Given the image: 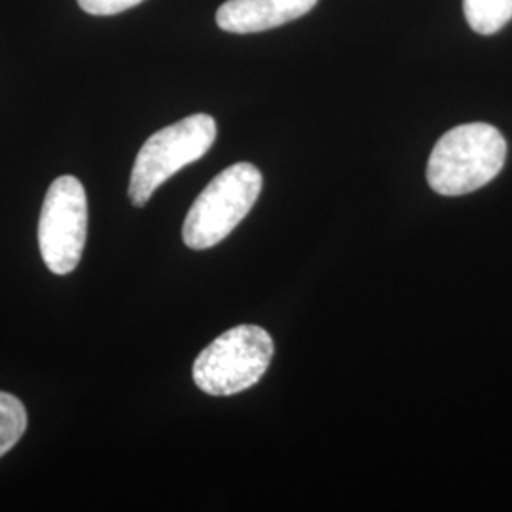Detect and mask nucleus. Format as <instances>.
<instances>
[{
    "instance_id": "nucleus-6",
    "label": "nucleus",
    "mask_w": 512,
    "mask_h": 512,
    "mask_svg": "<svg viewBox=\"0 0 512 512\" xmlns=\"http://www.w3.org/2000/svg\"><path fill=\"white\" fill-rule=\"evenodd\" d=\"M317 0H226L217 10V25L226 33L251 35L302 18Z\"/></svg>"
},
{
    "instance_id": "nucleus-2",
    "label": "nucleus",
    "mask_w": 512,
    "mask_h": 512,
    "mask_svg": "<svg viewBox=\"0 0 512 512\" xmlns=\"http://www.w3.org/2000/svg\"><path fill=\"white\" fill-rule=\"evenodd\" d=\"M262 192V173L255 165H230L203 188L183 224L186 247L203 251L228 238L245 219Z\"/></svg>"
},
{
    "instance_id": "nucleus-1",
    "label": "nucleus",
    "mask_w": 512,
    "mask_h": 512,
    "mask_svg": "<svg viewBox=\"0 0 512 512\" xmlns=\"http://www.w3.org/2000/svg\"><path fill=\"white\" fill-rule=\"evenodd\" d=\"M507 160V141L490 124H463L437 141L427 183L440 196H465L492 183Z\"/></svg>"
},
{
    "instance_id": "nucleus-8",
    "label": "nucleus",
    "mask_w": 512,
    "mask_h": 512,
    "mask_svg": "<svg viewBox=\"0 0 512 512\" xmlns=\"http://www.w3.org/2000/svg\"><path fill=\"white\" fill-rule=\"evenodd\" d=\"M27 429V410L18 397L0 391V458L8 454Z\"/></svg>"
},
{
    "instance_id": "nucleus-7",
    "label": "nucleus",
    "mask_w": 512,
    "mask_h": 512,
    "mask_svg": "<svg viewBox=\"0 0 512 512\" xmlns=\"http://www.w3.org/2000/svg\"><path fill=\"white\" fill-rule=\"evenodd\" d=\"M463 14L478 35H495L512 19V0H463Z\"/></svg>"
},
{
    "instance_id": "nucleus-5",
    "label": "nucleus",
    "mask_w": 512,
    "mask_h": 512,
    "mask_svg": "<svg viewBox=\"0 0 512 512\" xmlns=\"http://www.w3.org/2000/svg\"><path fill=\"white\" fill-rule=\"evenodd\" d=\"M86 238V190L73 175H63L48 188L38 220V245L48 270L55 275L74 272L84 253Z\"/></svg>"
},
{
    "instance_id": "nucleus-9",
    "label": "nucleus",
    "mask_w": 512,
    "mask_h": 512,
    "mask_svg": "<svg viewBox=\"0 0 512 512\" xmlns=\"http://www.w3.org/2000/svg\"><path fill=\"white\" fill-rule=\"evenodd\" d=\"M145 0H78V6L92 16H114L122 14Z\"/></svg>"
},
{
    "instance_id": "nucleus-3",
    "label": "nucleus",
    "mask_w": 512,
    "mask_h": 512,
    "mask_svg": "<svg viewBox=\"0 0 512 512\" xmlns=\"http://www.w3.org/2000/svg\"><path fill=\"white\" fill-rule=\"evenodd\" d=\"M217 139V122L209 114H192L156 131L139 150L129 179L135 207L150 202L154 192L186 165L198 162Z\"/></svg>"
},
{
    "instance_id": "nucleus-4",
    "label": "nucleus",
    "mask_w": 512,
    "mask_h": 512,
    "mask_svg": "<svg viewBox=\"0 0 512 512\" xmlns=\"http://www.w3.org/2000/svg\"><path fill=\"white\" fill-rule=\"evenodd\" d=\"M274 357V340L258 325H239L220 334L198 355L192 376L203 393L230 397L266 374Z\"/></svg>"
}]
</instances>
